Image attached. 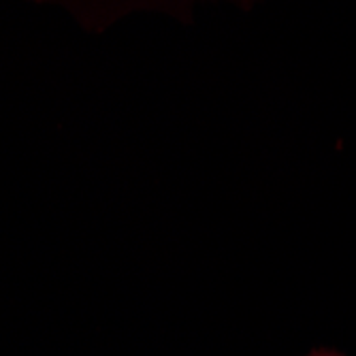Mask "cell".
Listing matches in <instances>:
<instances>
[{
	"mask_svg": "<svg viewBox=\"0 0 356 356\" xmlns=\"http://www.w3.org/2000/svg\"><path fill=\"white\" fill-rule=\"evenodd\" d=\"M318 356H322V354H318Z\"/></svg>",
	"mask_w": 356,
	"mask_h": 356,
	"instance_id": "6da1fadb",
	"label": "cell"
}]
</instances>
